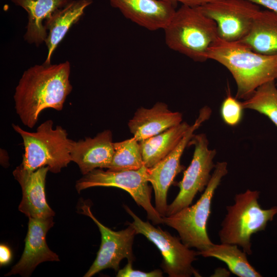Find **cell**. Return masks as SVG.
Masks as SVG:
<instances>
[{
    "mask_svg": "<svg viewBox=\"0 0 277 277\" xmlns=\"http://www.w3.org/2000/svg\"><path fill=\"white\" fill-rule=\"evenodd\" d=\"M113 144L110 130H104L93 138L72 141L71 161L78 165L83 175L95 169H108L113 154Z\"/></svg>",
    "mask_w": 277,
    "mask_h": 277,
    "instance_id": "16",
    "label": "cell"
},
{
    "mask_svg": "<svg viewBox=\"0 0 277 277\" xmlns=\"http://www.w3.org/2000/svg\"><path fill=\"white\" fill-rule=\"evenodd\" d=\"M190 125L182 122L157 135L139 142L144 165L151 168L167 156L178 145Z\"/></svg>",
    "mask_w": 277,
    "mask_h": 277,
    "instance_id": "21",
    "label": "cell"
},
{
    "mask_svg": "<svg viewBox=\"0 0 277 277\" xmlns=\"http://www.w3.org/2000/svg\"><path fill=\"white\" fill-rule=\"evenodd\" d=\"M49 169L42 167L34 171L25 169L21 164L13 171L22 191L18 210L28 218L53 217L54 212L48 204L45 196V182Z\"/></svg>",
    "mask_w": 277,
    "mask_h": 277,
    "instance_id": "14",
    "label": "cell"
},
{
    "mask_svg": "<svg viewBox=\"0 0 277 277\" xmlns=\"http://www.w3.org/2000/svg\"><path fill=\"white\" fill-rule=\"evenodd\" d=\"M258 5H261L268 10L277 13V0H247Z\"/></svg>",
    "mask_w": 277,
    "mask_h": 277,
    "instance_id": "28",
    "label": "cell"
},
{
    "mask_svg": "<svg viewBox=\"0 0 277 277\" xmlns=\"http://www.w3.org/2000/svg\"><path fill=\"white\" fill-rule=\"evenodd\" d=\"M53 125L52 120H47L35 132L27 131L18 125H12L23 141L25 151L21 164L25 169L34 171L47 166L49 171L57 173L71 162L72 140L68 137L66 130L61 126L53 128Z\"/></svg>",
    "mask_w": 277,
    "mask_h": 277,
    "instance_id": "5",
    "label": "cell"
},
{
    "mask_svg": "<svg viewBox=\"0 0 277 277\" xmlns=\"http://www.w3.org/2000/svg\"><path fill=\"white\" fill-rule=\"evenodd\" d=\"M70 73L68 61L36 65L23 73L13 98L16 112L25 126L33 128L41 113L47 108L63 109L72 90Z\"/></svg>",
    "mask_w": 277,
    "mask_h": 277,
    "instance_id": "1",
    "label": "cell"
},
{
    "mask_svg": "<svg viewBox=\"0 0 277 277\" xmlns=\"http://www.w3.org/2000/svg\"><path fill=\"white\" fill-rule=\"evenodd\" d=\"M167 46L195 62L208 59L210 46L219 37L216 25L197 7L182 6L164 29Z\"/></svg>",
    "mask_w": 277,
    "mask_h": 277,
    "instance_id": "3",
    "label": "cell"
},
{
    "mask_svg": "<svg viewBox=\"0 0 277 277\" xmlns=\"http://www.w3.org/2000/svg\"><path fill=\"white\" fill-rule=\"evenodd\" d=\"M92 3V0H69L45 21L44 26L47 31L48 30L45 42L48 53L43 64H51V58L59 43L73 25L80 19L85 9Z\"/></svg>",
    "mask_w": 277,
    "mask_h": 277,
    "instance_id": "18",
    "label": "cell"
},
{
    "mask_svg": "<svg viewBox=\"0 0 277 277\" xmlns=\"http://www.w3.org/2000/svg\"><path fill=\"white\" fill-rule=\"evenodd\" d=\"M197 8L215 22L219 37L227 42L243 39L261 10L259 5L247 0H216Z\"/></svg>",
    "mask_w": 277,
    "mask_h": 277,
    "instance_id": "10",
    "label": "cell"
},
{
    "mask_svg": "<svg viewBox=\"0 0 277 277\" xmlns=\"http://www.w3.org/2000/svg\"><path fill=\"white\" fill-rule=\"evenodd\" d=\"M182 120L181 113L172 112L166 104L158 102L151 108L141 107L137 109L128 126L140 142L178 125Z\"/></svg>",
    "mask_w": 277,
    "mask_h": 277,
    "instance_id": "17",
    "label": "cell"
},
{
    "mask_svg": "<svg viewBox=\"0 0 277 277\" xmlns=\"http://www.w3.org/2000/svg\"><path fill=\"white\" fill-rule=\"evenodd\" d=\"M174 2H180L182 5L191 7H199L206 3H210L216 0H165Z\"/></svg>",
    "mask_w": 277,
    "mask_h": 277,
    "instance_id": "29",
    "label": "cell"
},
{
    "mask_svg": "<svg viewBox=\"0 0 277 277\" xmlns=\"http://www.w3.org/2000/svg\"><path fill=\"white\" fill-rule=\"evenodd\" d=\"M69 0H11L24 8L28 14V23L24 35L30 44L38 45L45 42L47 31L44 22L57 9L64 7Z\"/></svg>",
    "mask_w": 277,
    "mask_h": 277,
    "instance_id": "20",
    "label": "cell"
},
{
    "mask_svg": "<svg viewBox=\"0 0 277 277\" xmlns=\"http://www.w3.org/2000/svg\"><path fill=\"white\" fill-rule=\"evenodd\" d=\"M12 254L9 248L4 244L0 245V264L1 266L5 265L10 262Z\"/></svg>",
    "mask_w": 277,
    "mask_h": 277,
    "instance_id": "27",
    "label": "cell"
},
{
    "mask_svg": "<svg viewBox=\"0 0 277 277\" xmlns=\"http://www.w3.org/2000/svg\"><path fill=\"white\" fill-rule=\"evenodd\" d=\"M53 224V217L29 218L24 252L19 261L6 276L18 274L29 276L40 263L60 261L58 255L49 249L46 241L47 233Z\"/></svg>",
    "mask_w": 277,
    "mask_h": 277,
    "instance_id": "13",
    "label": "cell"
},
{
    "mask_svg": "<svg viewBox=\"0 0 277 277\" xmlns=\"http://www.w3.org/2000/svg\"><path fill=\"white\" fill-rule=\"evenodd\" d=\"M208 59L230 72L236 85L238 99L247 100L262 85L277 80V55L259 53L239 41L218 37L209 49Z\"/></svg>",
    "mask_w": 277,
    "mask_h": 277,
    "instance_id": "2",
    "label": "cell"
},
{
    "mask_svg": "<svg viewBox=\"0 0 277 277\" xmlns=\"http://www.w3.org/2000/svg\"><path fill=\"white\" fill-rule=\"evenodd\" d=\"M242 103L244 109L253 110L265 115L277 127V87L275 81L262 85L249 98Z\"/></svg>",
    "mask_w": 277,
    "mask_h": 277,
    "instance_id": "24",
    "label": "cell"
},
{
    "mask_svg": "<svg viewBox=\"0 0 277 277\" xmlns=\"http://www.w3.org/2000/svg\"><path fill=\"white\" fill-rule=\"evenodd\" d=\"M81 209L82 213L90 217L96 224L101 234V244L96 257L84 276H92L107 268H111L117 271L120 269V263L124 259L133 262L134 256L132 245L134 236L136 234L134 227L129 224L126 229L117 231H113L103 225L96 219L89 206L85 204Z\"/></svg>",
    "mask_w": 277,
    "mask_h": 277,
    "instance_id": "12",
    "label": "cell"
},
{
    "mask_svg": "<svg viewBox=\"0 0 277 277\" xmlns=\"http://www.w3.org/2000/svg\"><path fill=\"white\" fill-rule=\"evenodd\" d=\"M124 208L133 219L129 224L134 227L136 234L144 235L160 251L163 258L162 267L169 277L201 276L192 265L196 259L197 251L190 249L180 238L160 227L156 228L148 222L142 220L127 205H124Z\"/></svg>",
    "mask_w": 277,
    "mask_h": 277,
    "instance_id": "8",
    "label": "cell"
},
{
    "mask_svg": "<svg viewBox=\"0 0 277 277\" xmlns=\"http://www.w3.org/2000/svg\"><path fill=\"white\" fill-rule=\"evenodd\" d=\"M238 246L226 243L213 244L205 250L197 251V254L205 258H214L223 262L229 270L239 277L262 276L248 261L247 254Z\"/></svg>",
    "mask_w": 277,
    "mask_h": 277,
    "instance_id": "22",
    "label": "cell"
},
{
    "mask_svg": "<svg viewBox=\"0 0 277 277\" xmlns=\"http://www.w3.org/2000/svg\"><path fill=\"white\" fill-rule=\"evenodd\" d=\"M127 19L150 31L164 29L175 12L176 2L165 0H109Z\"/></svg>",
    "mask_w": 277,
    "mask_h": 277,
    "instance_id": "15",
    "label": "cell"
},
{
    "mask_svg": "<svg viewBox=\"0 0 277 277\" xmlns=\"http://www.w3.org/2000/svg\"><path fill=\"white\" fill-rule=\"evenodd\" d=\"M211 114V110L208 106L201 108L195 121L190 125L176 147L154 166L148 168V180L154 191L155 208L162 217L166 215L169 188L176 175L184 169V166L180 163L182 154L194 131L209 118Z\"/></svg>",
    "mask_w": 277,
    "mask_h": 277,
    "instance_id": "11",
    "label": "cell"
},
{
    "mask_svg": "<svg viewBox=\"0 0 277 277\" xmlns=\"http://www.w3.org/2000/svg\"><path fill=\"white\" fill-rule=\"evenodd\" d=\"M188 144L194 146L192 159L177 184L180 188L179 193L172 203L168 205L166 216L191 204L196 194L205 189L211 177L210 172L215 166L213 159L216 150L208 148L209 142L205 134H193Z\"/></svg>",
    "mask_w": 277,
    "mask_h": 277,
    "instance_id": "9",
    "label": "cell"
},
{
    "mask_svg": "<svg viewBox=\"0 0 277 277\" xmlns=\"http://www.w3.org/2000/svg\"><path fill=\"white\" fill-rule=\"evenodd\" d=\"M227 173V163L218 162L209 183L195 204L170 216L162 217L163 223L176 230L181 241L187 247L195 248L200 251L213 244L208 235L207 224L215 191Z\"/></svg>",
    "mask_w": 277,
    "mask_h": 277,
    "instance_id": "6",
    "label": "cell"
},
{
    "mask_svg": "<svg viewBox=\"0 0 277 277\" xmlns=\"http://www.w3.org/2000/svg\"><path fill=\"white\" fill-rule=\"evenodd\" d=\"M117 277H162L163 272L160 269H156L149 272H144L132 268V262L128 261L125 267L119 269L116 274Z\"/></svg>",
    "mask_w": 277,
    "mask_h": 277,
    "instance_id": "26",
    "label": "cell"
},
{
    "mask_svg": "<svg viewBox=\"0 0 277 277\" xmlns=\"http://www.w3.org/2000/svg\"><path fill=\"white\" fill-rule=\"evenodd\" d=\"M113 154L108 170H137L144 166L139 142L135 137L113 143Z\"/></svg>",
    "mask_w": 277,
    "mask_h": 277,
    "instance_id": "23",
    "label": "cell"
},
{
    "mask_svg": "<svg viewBox=\"0 0 277 277\" xmlns=\"http://www.w3.org/2000/svg\"><path fill=\"white\" fill-rule=\"evenodd\" d=\"M239 42L259 53L277 55V13L261 10L248 33Z\"/></svg>",
    "mask_w": 277,
    "mask_h": 277,
    "instance_id": "19",
    "label": "cell"
},
{
    "mask_svg": "<svg viewBox=\"0 0 277 277\" xmlns=\"http://www.w3.org/2000/svg\"><path fill=\"white\" fill-rule=\"evenodd\" d=\"M148 168L121 171L101 168L93 170L76 181L78 193L93 187H115L129 193L136 203L146 211L147 217L153 224L163 223L162 217L151 204V188L148 180Z\"/></svg>",
    "mask_w": 277,
    "mask_h": 277,
    "instance_id": "7",
    "label": "cell"
},
{
    "mask_svg": "<svg viewBox=\"0 0 277 277\" xmlns=\"http://www.w3.org/2000/svg\"><path fill=\"white\" fill-rule=\"evenodd\" d=\"M244 108L242 103L229 93L223 100L220 109L221 117L228 126H237L242 121Z\"/></svg>",
    "mask_w": 277,
    "mask_h": 277,
    "instance_id": "25",
    "label": "cell"
},
{
    "mask_svg": "<svg viewBox=\"0 0 277 277\" xmlns=\"http://www.w3.org/2000/svg\"><path fill=\"white\" fill-rule=\"evenodd\" d=\"M260 192L247 189L236 194L234 203L226 207L219 236L221 243L236 245L248 255L252 254V234L264 230L277 214V206L263 209L258 199Z\"/></svg>",
    "mask_w": 277,
    "mask_h": 277,
    "instance_id": "4",
    "label": "cell"
}]
</instances>
